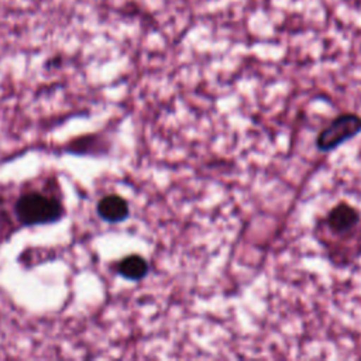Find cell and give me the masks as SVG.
<instances>
[{
    "label": "cell",
    "instance_id": "obj_4",
    "mask_svg": "<svg viewBox=\"0 0 361 361\" xmlns=\"http://www.w3.org/2000/svg\"><path fill=\"white\" fill-rule=\"evenodd\" d=\"M96 212L99 217L107 223H121L130 214V206L127 200L118 195H106L97 204Z\"/></svg>",
    "mask_w": 361,
    "mask_h": 361
},
{
    "label": "cell",
    "instance_id": "obj_5",
    "mask_svg": "<svg viewBox=\"0 0 361 361\" xmlns=\"http://www.w3.org/2000/svg\"><path fill=\"white\" fill-rule=\"evenodd\" d=\"M149 269L148 262L145 261L144 257L138 255V254H131L124 257L118 265H117V272L128 279V281H141L142 278L147 276Z\"/></svg>",
    "mask_w": 361,
    "mask_h": 361
},
{
    "label": "cell",
    "instance_id": "obj_1",
    "mask_svg": "<svg viewBox=\"0 0 361 361\" xmlns=\"http://www.w3.org/2000/svg\"><path fill=\"white\" fill-rule=\"evenodd\" d=\"M65 209L59 199L42 192H27L14 204V214L23 226H45L59 221Z\"/></svg>",
    "mask_w": 361,
    "mask_h": 361
},
{
    "label": "cell",
    "instance_id": "obj_2",
    "mask_svg": "<svg viewBox=\"0 0 361 361\" xmlns=\"http://www.w3.org/2000/svg\"><path fill=\"white\" fill-rule=\"evenodd\" d=\"M361 131V117L354 113L337 116L316 138V145L320 151L327 152L337 148L344 141L355 137Z\"/></svg>",
    "mask_w": 361,
    "mask_h": 361
},
{
    "label": "cell",
    "instance_id": "obj_3",
    "mask_svg": "<svg viewBox=\"0 0 361 361\" xmlns=\"http://www.w3.org/2000/svg\"><path fill=\"white\" fill-rule=\"evenodd\" d=\"M360 221V213L355 207L345 202L336 204L327 214L326 223L331 233L334 234H347L353 231Z\"/></svg>",
    "mask_w": 361,
    "mask_h": 361
}]
</instances>
